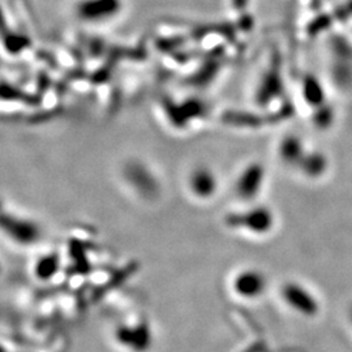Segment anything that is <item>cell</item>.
Listing matches in <instances>:
<instances>
[{"mask_svg":"<svg viewBox=\"0 0 352 352\" xmlns=\"http://www.w3.org/2000/svg\"><path fill=\"white\" fill-rule=\"evenodd\" d=\"M227 222L230 226L240 228L251 235L263 236L269 234L276 226V215L270 208L257 205L230 215Z\"/></svg>","mask_w":352,"mask_h":352,"instance_id":"obj_1","label":"cell"},{"mask_svg":"<svg viewBox=\"0 0 352 352\" xmlns=\"http://www.w3.org/2000/svg\"><path fill=\"white\" fill-rule=\"evenodd\" d=\"M266 182V170L258 162L243 167L234 184V192L240 201L252 202L260 196Z\"/></svg>","mask_w":352,"mask_h":352,"instance_id":"obj_2","label":"cell"},{"mask_svg":"<svg viewBox=\"0 0 352 352\" xmlns=\"http://www.w3.org/2000/svg\"><path fill=\"white\" fill-rule=\"evenodd\" d=\"M280 298L289 309L305 317L317 315L320 309V304L312 291L299 282H286L280 289Z\"/></svg>","mask_w":352,"mask_h":352,"instance_id":"obj_3","label":"cell"},{"mask_svg":"<svg viewBox=\"0 0 352 352\" xmlns=\"http://www.w3.org/2000/svg\"><path fill=\"white\" fill-rule=\"evenodd\" d=\"M267 277L263 270L247 267L238 272L231 282V287L236 296L244 300L260 299L267 289Z\"/></svg>","mask_w":352,"mask_h":352,"instance_id":"obj_4","label":"cell"},{"mask_svg":"<svg viewBox=\"0 0 352 352\" xmlns=\"http://www.w3.org/2000/svg\"><path fill=\"white\" fill-rule=\"evenodd\" d=\"M187 187L190 195L199 200H210L219 188L218 176L208 166H196L187 176Z\"/></svg>","mask_w":352,"mask_h":352,"instance_id":"obj_5","label":"cell"},{"mask_svg":"<svg viewBox=\"0 0 352 352\" xmlns=\"http://www.w3.org/2000/svg\"><path fill=\"white\" fill-rule=\"evenodd\" d=\"M118 342L129 350L142 352L151 347L153 331L146 322L123 324L115 331Z\"/></svg>","mask_w":352,"mask_h":352,"instance_id":"obj_6","label":"cell"},{"mask_svg":"<svg viewBox=\"0 0 352 352\" xmlns=\"http://www.w3.org/2000/svg\"><path fill=\"white\" fill-rule=\"evenodd\" d=\"M129 186L136 189L139 193L144 196H151L155 190H158V183L155 176L151 174V170L140 164H129L124 170Z\"/></svg>","mask_w":352,"mask_h":352,"instance_id":"obj_7","label":"cell"},{"mask_svg":"<svg viewBox=\"0 0 352 352\" xmlns=\"http://www.w3.org/2000/svg\"><path fill=\"white\" fill-rule=\"evenodd\" d=\"M305 153L307 151L304 149L302 140L295 136H286L279 142V146H278L279 160L286 166L298 167Z\"/></svg>","mask_w":352,"mask_h":352,"instance_id":"obj_8","label":"cell"},{"mask_svg":"<svg viewBox=\"0 0 352 352\" xmlns=\"http://www.w3.org/2000/svg\"><path fill=\"white\" fill-rule=\"evenodd\" d=\"M296 168H299L305 176L317 177L327 170L325 158L318 153H308L307 151Z\"/></svg>","mask_w":352,"mask_h":352,"instance_id":"obj_9","label":"cell"}]
</instances>
